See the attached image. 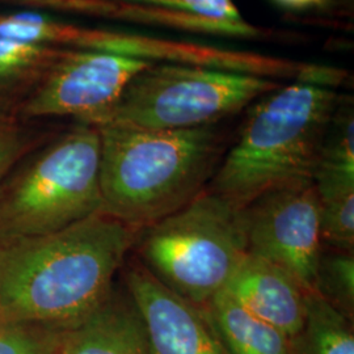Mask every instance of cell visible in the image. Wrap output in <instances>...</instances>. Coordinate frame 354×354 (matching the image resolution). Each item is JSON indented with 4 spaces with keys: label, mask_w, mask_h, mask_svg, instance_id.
I'll return each mask as SVG.
<instances>
[{
    "label": "cell",
    "mask_w": 354,
    "mask_h": 354,
    "mask_svg": "<svg viewBox=\"0 0 354 354\" xmlns=\"http://www.w3.org/2000/svg\"><path fill=\"white\" fill-rule=\"evenodd\" d=\"M183 12L225 26L234 37H256L261 30L248 21L239 12L232 0H169Z\"/></svg>",
    "instance_id": "18"
},
{
    "label": "cell",
    "mask_w": 354,
    "mask_h": 354,
    "mask_svg": "<svg viewBox=\"0 0 354 354\" xmlns=\"http://www.w3.org/2000/svg\"><path fill=\"white\" fill-rule=\"evenodd\" d=\"M127 1H129V0H127Z\"/></svg>",
    "instance_id": "23"
},
{
    "label": "cell",
    "mask_w": 354,
    "mask_h": 354,
    "mask_svg": "<svg viewBox=\"0 0 354 354\" xmlns=\"http://www.w3.org/2000/svg\"><path fill=\"white\" fill-rule=\"evenodd\" d=\"M138 230L99 212L61 231L0 243V320L67 330L96 311Z\"/></svg>",
    "instance_id": "1"
},
{
    "label": "cell",
    "mask_w": 354,
    "mask_h": 354,
    "mask_svg": "<svg viewBox=\"0 0 354 354\" xmlns=\"http://www.w3.org/2000/svg\"><path fill=\"white\" fill-rule=\"evenodd\" d=\"M225 290L252 315L299 344L307 291L289 272L247 253Z\"/></svg>",
    "instance_id": "10"
},
{
    "label": "cell",
    "mask_w": 354,
    "mask_h": 354,
    "mask_svg": "<svg viewBox=\"0 0 354 354\" xmlns=\"http://www.w3.org/2000/svg\"><path fill=\"white\" fill-rule=\"evenodd\" d=\"M0 322H1V320H0Z\"/></svg>",
    "instance_id": "24"
},
{
    "label": "cell",
    "mask_w": 354,
    "mask_h": 354,
    "mask_svg": "<svg viewBox=\"0 0 354 354\" xmlns=\"http://www.w3.org/2000/svg\"><path fill=\"white\" fill-rule=\"evenodd\" d=\"M42 46L15 38L0 36V77L10 76L37 61Z\"/></svg>",
    "instance_id": "20"
},
{
    "label": "cell",
    "mask_w": 354,
    "mask_h": 354,
    "mask_svg": "<svg viewBox=\"0 0 354 354\" xmlns=\"http://www.w3.org/2000/svg\"><path fill=\"white\" fill-rule=\"evenodd\" d=\"M198 310L227 354H301L290 337L252 315L226 290Z\"/></svg>",
    "instance_id": "12"
},
{
    "label": "cell",
    "mask_w": 354,
    "mask_h": 354,
    "mask_svg": "<svg viewBox=\"0 0 354 354\" xmlns=\"http://www.w3.org/2000/svg\"><path fill=\"white\" fill-rule=\"evenodd\" d=\"M317 190L354 187V114L349 99L339 100L319 152Z\"/></svg>",
    "instance_id": "13"
},
{
    "label": "cell",
    "mask_w": 354,
    "mask_h": 354,
    "mask_svg": "<svg viewBox=\"0 0 354 354\" xmlns=\"http://www.w3.org/2000/svg\"><path fill=\"white\" fill-rule=\"evenodd\" d=\"M323 245L353 252L354 187L317 190Z\"/></svg>",
    "instance_id": "16"
},
{
    "label": "cell",
    "mask_w": 354,
    "mask_h": 354,
    "mask_svg": "<svg viewBox=\"0 0 354 354\" xmlns=\"http://www.w3.org/2000/svg\"><path fill=\"white\" fill-rule=\"evenodd\" d=\"M335 88L295 80L253 105L213 177V192L245 207L269 190L314 181Z\"/></svg>",
    "instance_id": "3"
},
{
    "label": "cell",
    "mask_w": 354,
    "mask_h": 354,
    "mask_svg": "<svg viewBox=\"0 0 354 354\" xmlns=\"http://www.w3.org/2000/svg\"><path fill=\"white\" fill-rule=\"evenodd\" d=\"M99 129L82 124L0 187V243L48 235L102 212Z\"/></svg>",
    "instance_id": "5"
},
{
    "label": "cell",
    "mask_w": 354,
    "mask_h": 354,
    "mask_svg": "<svg viewBox=\"0 0 354 354\" xmlns=\"http://www.w3.org/2000/svg\"><path fill=\"white\" fill-rule=\"evenodd\" d=\"M127 295L140 314L153 354H227L203 313L140 264L125 273Z\"/></svg>",
    "instance_id": "9"
},
{
    "label": "cell",
    "mask_w": 354,
    "mask_h": 354,
    "mask_svg": "<svg viewBox=\"0 0 354 354\" xmlns=\"http://www.w3.org/2000/svg\"><path fill=\"white\" fill-rule=\"evenodd\" d=\"M301 354H354L352 320L315 291L306 294Z\"/></svg>",
    "instance_id": "14"
},
{
    "label": "cell",
    "mask_w": 354,
    "mask_h": 354,
    "mask_svg": "<svg viewBox=\"0 0 354 354\" xmlns=\"http://www.w3.org/2000/svg\"><path fill=\"white\" fill-rule=\"evenodd\" d=\"M315 292L337 308L345 317L353 319V252L332 250L322 251L315 279Z\"/></svg>",
    "instance_id": "15"
},
{
    "label": "cell",
    "mask_w": 354,
    "mask_h": 354,
    "mask_svg": "<svg viewBox=\"0 0 354 354\" xmlns=\"http://www.w3.org/2000/svg\"><path fill=\"white\" fill-rule=\"evenodd\" d=\"M279 6L291 11H304L322 7L326 0H274Z\"/></svg>",
    "instance_id": "22"
},
{
    "label": "cell",
    "mask_w": 354,
    "mask_h": 354,
    "mask_svg": "<svg viewBox=\"0 0 354 354\" xmlns=\"http://www.w3.org/2000/svg\"><path fill=\"white\" fill-rule=\"evenodd\" d=\"M150 64L105 51L68 53L26 102L24 114L29 118L71 115L96 127L131 79Z\"/></svg>",
    "instance_id": "8"
},
{
    "label": "cell",
    "mask_w": 354,
    "mask_h": 354,
    "mask_svg": "<svg viewBox=\"0 0 354 354\" xmlns=\"http://www.w3.org/2000/svg\"><path fill=\"white\" fill-rule=\"evenodd\" d=\"M58 23L36 13H19L0 19V36L41 45L57 38Z\"/></svg>",
    "instance_id": "19"
},
{
    "label": "cell",
    "mask_w": 354,
    "mask_h": 354,
    "mask_svg": "<svg viewBox=\"0 0 354 354\" xmlns=\"http://www.w3.org/2000/svg\"><path fill=\"white\" fill-rule=\"evenodd\" d=\"M64 330L0 322V354H59Z\"/></svg>",
    "instance_id": "17"
},
{
    "label": "cell",
    "mask_w": 354,
    "mask_h": 354,
    "mask_svg": "<svg viewBox=\"0 0 354 354\" xmlns=\"http://www.w3.org/2000/svg\"><path fill=\"white\" fill-rule=\"evenodd\" d=\"M26 138L19 127L0 121V187L26 152Z\"/></svg>",
    "instance_id": "21"
},
{
    "label": "cell",
    "mask_w": 354,
    "mask_h": 354,
    "mask_svg": "<svg viewBox=\"0 0 354 354\" xmlns=\"http://www.w3.org/2000/svg\"><path fill=\"white\" fill-rule=\"evenodd\" d=\"M247 253L281 266L314 291L323 251L314 181L269 190L244 207Z\"/></svg>",
    "instance_id": "7"
},
{
    "label": "cell",
    "mask_w": 354,
    "mask_h": 354,
    "mask_svg": "<svg viewBox=\"0 0 354 354\" xmlns=\"http://www.w3.org/2000/svg\"><path fill=\"white\" fill-rule=\"evenodd\" d=\"M134 245L155 279L203 308L226 289L247 254L244 207L203 190L172 214L138 230Z\"/></svg>",
    "instance_id": "4"
},
{
    "label": "cell",
    "mask_w": 354,
    "mask_h": 354,
    "mask_svg": "<svg viewBox=\"0 0 354 354\" xmlns=\"http://www.w3.org/2000/svg\"><path fill=\"white\" fill-rule=\"evenodd\" d=\"M96 127L102 142V212L136 230L172 214L203 192L222 153L214 125L184 130Z\"/></svg>",
    "instance_id": "2"
},
{
    "label": "cell",
    "mask_w": 354,
    "mask_h": 354,
    "mask_svg": "<svg viewBox=\"0 0 354 354\" xmlns=\"http://www.w3.org/2000/svg\"><path fill=\"white\" fill-rule=\"evenodd\" d=\"M279 87L273 79L218 68L152 64L134 76L96 125L184 130L214 125Z\"/></svg>",
    "instance_id": "6"
},
{
    "label": "cell",
    "mask_w": 354,
    "mask_h": 354,
    "mask_svg": "<svg viewBox=\"0 0 354 354\" xmlns=\"http://www.w3.org/2000/svg\"><path fill=\"white\" fill-rule=\"evenodd\" d=\"M59 354H153L131 299L112 290L87 319L64 330Z\"/></svg>",
    "instance_id": "11"
}]
</instances>
